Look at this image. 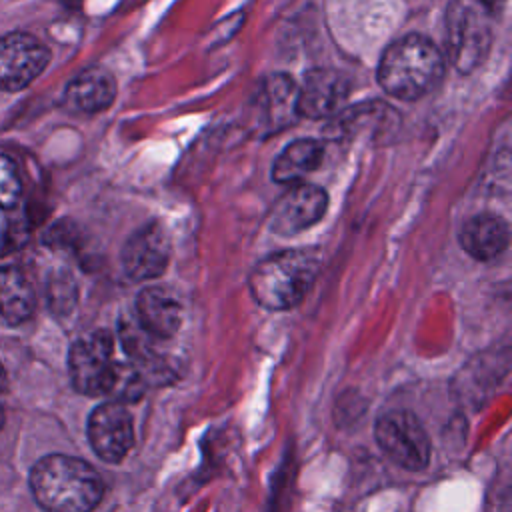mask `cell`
<instances>
[{
    "label": "cell",
    "mask_w": 512,
    "mask_h": 512,
    "mask_svg": "<svg viewBox=\"0 0 512 512\" xmlns=\"http://www.w3.org/2000/svg\"><path fill=\"white\" fill-rule=\"evenodd\" d=\"M34 500L46 512H92L102 496L100 474L82 458L48 454L30 472Z\"/></svg>",
    "instance_id": "6da1fadb"
},
{
    "label": "cell",
    "mask_w": 512,
    "mask_h": 512,
    "mask_svg": "<svg viewBox=\"0 0 512 512\" xmlns=\"http://www.w3.org/2000/svg\"><path fill=\"white\" fill-rule=\"evenodd\" d=\"M444 54L422 34L394 40L380 58L378 84L398 100H418L430 94L444 76Z\"/></svg>",
    "instance_id": "7a4b0ae2"
},
{
    "label": "cell",
    "mask_w": 512,
    "mask_h": 512,
    "mask_svg": "<svg viewBox=\"0 0 512 512\" xmlns=\"http://www.w3.org/2000/svg\"><path fill=\"white\" fill-rule=\"evenodd\" d=\"M320 272V254L314 248H292L258 262L248 286L252 298L266 310H290L304 300Z\"/></svg>",
    "instance_id": "3957f363"
},
{
    "label": "cell",
    "mask_w": 512,
    "mask_h": 512,
    "mask_svg": "<svg viewBox=\"0 0 512 512\" xmlns=\"http://www.w3.org/2000/svg\"><path fill=\"white\" fill-rule=\"evenodd\" d=\"M492 14L476 0H452L446 10V54L450 64L470 74L488 56Z\"/></svg>",
    "instance_id": "277c9868"
},
{
    "label": "cell",
    "mask_w": 512,
    "mask_h": 512,
    "mask_svg": "<svg viewBox=\"0 0 512 512\" xmlns=\"http://www.w3.org/2000/svg\"><path fill=\"white\" fill-rule=\"evenodd\" d=\"M374 438L380 450L396 466L418 472L430 462V440L426 428L410 410H388L374 424Z\"/></svg>",
    "instance_id": "5b68a950"
},
{
    "label": "cell",
    "mask_w": 512,
    "mask_h": 512,
    "mask_svg": "<svg viewBox=\"0 0 512 512\" xmlns=\"http://www.w3.org/2000/svg\"><path fill=\"white\" fill-rule=\"evenodd\" d=\"M114 364V340L108 330L80 336L68 352V372L74 390L86 396H106Z\"/></svg>",
    "instance_id": "8992f818"
},
{
    "label": "cell",
    "mask_w": 512,
    "mask_h": 512,
    "mask_svg": "<svg viewBox=\"0 0 512 512\" xmlns=\"http://www.w3.org/2000/svg\"><path fill=\"white\" fill-rule=\"evenodd\" d=\"M50 50L36 36L16 30L0 36V90L18 92L30 86L48 66Z\"/></svg>",
    "instance_id": "52a82bcc"
},
{
    "label": "cell",
    "mask_w": 512,
    "mask_h": 512,
    "mask_svg": "<svg viewBox=\"0 0 512 512\" xmlns=\"http://www.w3.org/2000/svg\"><path fill=\"white\" fill-rule=\"evenodd\" d=\"M86 434L94 454L100 460L118 464L126 458L134 444L132 416L122 402H102L90 412Z\"/></svg>",
    "instance_id": "ba28073f"
},
{
    "label": "cell",
    "mask_w": 512,
    "mask_h": 512,
    "mask_svg": "<svg viewBox=\"0 0 512 512\" xmlns=\"http://www.w3.org/2000/svg\"><path fill=\"white\" fill-rule=\"evenodd\" d=\"M328 210L324 188L308 182L290 184L270 212V228L280 236L304 232L322 220Z\"/></svg>",
    "instance_id": "9c48e42d"
},
{
    "label": "cell",
    "mask_w": 512,
    "mask_h": 512,
    "mask_svg": "<svg viewBox=\"0 0 512 512\" xmlns=\"http://www.w3.org/2000/svg\"><path fill=\"white\" fill-rule=\"evenodd\" d=\"M170 260V238L162 224L150 222L138 228L122 248V268L136 280L158 278Z\"/></svg>",
    "instance_id": "30bf717a"
},
{
    "label": "cell",
    "mask_w": 512,
    "mask_h": 512,
    "mask_svg": "<svg viewBox=\"0 0 512 512\" xmlns=\"http://www.w3.org/2000/svg\"><path fill=\"white\" fill-rule=\"evenodd\" d=\"M350 96V80L330 68H316L306 74L296 90V112L308 120H322L336 114Z\"/></svg>",
    "instance_id": "8fae6325"
},
{
    "label": "cell",
    "mask_w": 512,
    "mask_h": 512,
    "mask_svg": "<svg viewBox=\"0 0 512 512\" xmlns=\"http://www.w3.org/2000/svg\"><path fill=\"white\" fill-rule=\"evenodd\" d=\"M138 324L152 338H172L182 324V304L166 286H148L136 298Z\"/></svg>",
    "instance_id": "7c38bea8"
},
{
    "label": "cell",
    "mask_w": 512,
    "mask_h": 512,
    "mask_svg": "<svg viewBox=\"0 0 512 512\" xmlns=\"http://www.w3.org/2000/svg\"><path fill=\"white\" fill-rule=\"evenodd\" d=\"M116 98V80L106 68H86L76 74L64 90V106L76 114L106 110Z\"/></svg>",
    "instance_id": "4fadbf2b"
},
{
    "label": "cell",
    "mask_w": 512,
    "mask_h": 512,
    "mask_svg": "<svg viewBox=\"0 0 512 512\" xmlns=\"http://www.w3.org/2000/svg\"><path fill=\"white\" fill-rule=\"evenodd\" d=\"M460 246L474 260L498 258L510 242L508 222L498 214H478L468 218L460 230Z\"/></svg>",
    "instance_id": "5bb4252c"
},
{
    "label": "cell",
    "mask_w": 512,
    "mask_h": 512,
    "mask_svg": "<svg viewBox=\"0 0 512 512\" xmlns=\"http://www.w3.org/2000/svg\"><path fill=\"white\" fill-rule=\"evenodd\" d=\"M256 110L260 120L276 130L292 122L298 116L296 112V86L286 74L268 76L256 94Z\"/></svg>",
    "instance_id": "9a60e30c"
},
{
    "label": "cell",
    "mask_w": 512,
    "mask_h": 512,
    "mask_svg": "<svg viewBox=\"0 0 512 512\" xmlns=\"http://www.w3.org/2000/svg\"><path fill=\"white\" fill-rule=\"evenodd\" d=\"M36 308V292L28 276L18 266H0V316L18 326L26 322Z\"/></svg>",
    "instance_id": "2e32d148"
},
{
    "label": "cell",
    "mask_w": 512,
    "mask_h": 512,
    "mask_svg": "<svg viewBox=\"0 0 512 512\" xmlns=\"http://www.w3.org/2000/svg\"><path fill=\"white\" fill-rule=\"evenodd\" d=\"M322 144L312 138H302L290 142L272 164V180L278 184L302 182L306 174L318 168L322 162Z\"/></svg>",
    "instance_id": "e0dca14e"
},
{
    "label": "cell",
    "mask_w": 512,
    "mask_h": 512,
    "mask_svg": "<svg viewBox=\"0 0 512 512\" xmlns=\"http://www.w3.org/2000/svg\"><path fill=\"white\" fill-rule=\"evenodd\" d=\"M146 388L144 372L132 362H116L114 372L106 390L114 402H136Z\"/></svg>",
    "instance_id": "ac0fdd59"
},
{
    "label": "cell",
    "mask_w": 512,
    "mask_h": 512,
    "mask_svg": "<svg viewBox=\"0 0 512 512\" xmlns=\"http://www.w3.org/2000/svg\"><path fill=\"white\" fill-rule=\"evenodd\" d=\"M48 302L56 314H66L70 308H74L76 282L72 274H68L66 270L52 274L48 282Z\"/></svg>",
    "instance_id": "d6986e66"
},
{
    "label": "cell",
    "mask_w": 512,
    "mask_h": 512,
    "mask_svg": "<svg viewBox=\"0 0 512 512\" xmlns=\"http://www.w3.org/2000/svg\"><path fill=\"white\" fill-rule=\"evenodd\" d=\"M22 198V178L18 166L6 154H0V208H14Z\"/></svg>",
    "instance_id": "ffe728a7"
},
{
    "label": "cell",
    "mask_w": 512,
    "mask_h": 512,
    "mask_svg": "<svg viewBox=\"0 0 512 512\" xmlns=\"http://www.w3.org/2000/svg\"><path fill=\"white\" fill-rule=\"evenodd\" d=\"M480 6H484L492 16L496 14V12H500L502 10V6H504V2L506 0H476Z\"/></svg>",
    "instance_id": "44dd1931"
},
{
    "label": "cell",
    "mask_w": 512,
    "mask_h": 512,
    "mask_svg": "<svg viewBox=\"0 0 512 512\" xmlns=\"http://www.w3.org/2000/svg\"><path fill=\"white\" fill-rule=\"evenodd\" d=\"M6 388H8V376H6L4 366L0 364V394H2V392H6Z\"/></svg>",
    "instance_id": "7402d4cb"
},
{
    "label": "cell",
    "mask_w": 512,
    "mask_h": 512,
    "mask_svg": "<svg viewBox=\"0 0 512 512\" xmlns=\"http://www.w3.org/2000/svg\"><path fill=\"white\" fill-rule=\"evenodd\" d=\"M2 426H4V410L0 408V428H2Z\"/></svg>",
    "instance_id": "603a6c76"
}]
</instances>
